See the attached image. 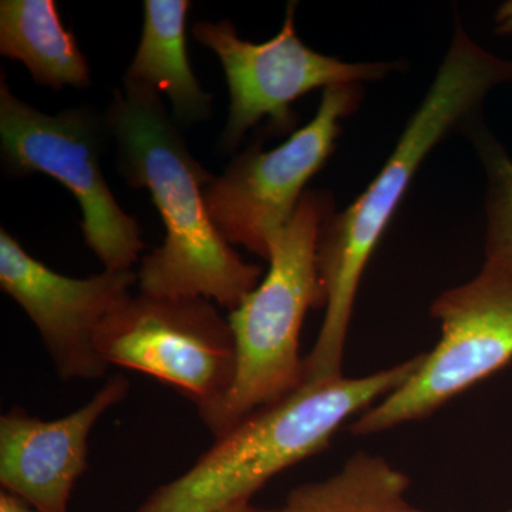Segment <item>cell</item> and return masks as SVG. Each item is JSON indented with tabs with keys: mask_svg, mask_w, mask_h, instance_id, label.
Masks as SVG:
<instances>
[{
	"mask_svg": "<svg viewBox=\"0 0 512 512\" xmlns=\"http://www.w3.org/2000/svg\"><path fill=\"white\" fill-rule=\"evenodd\" d=\"M218 512H281V511L265 510V508L255 507V505L251 504V501H241V503L231 505V507L224 508V510H221Z\"/></svg>",
	"mask_w": 512,
	"mask_h": 512,
	"instance_id": "cell-18",
	"label": "cell"
},
{
	"mask_svg": "<svg viewBox=\"0 0 512 512\" xmlns=\"http://www.w3.org/2000/svg\"><path fill=\"white\" fill-rule=\"evenodd\" d=\"M107 365L146 373L197 406L205 424L227 399L237 349L228 318L200 296L131 295L97 333Z\"/></svg>",
	"mask_w": 512,
	"mask_h": 512,
	"instance_id": "cell-6",
	"label": "cell"
},
{
	"mask_svg": "<svg viewBox=\"0 0 512 512\" xmlns=\"http://www.w3.org/2000/svg\"><path fill=\"white\" fill-rule=\"evenodd\" d=\"M423 355L360 377L303 383L217 437L183 476L163 485L137 512H218L252 495L299 461L328 448L333 434L399 389Z\"/></svg>",
	"mask_w": 512,
	"mask_h": 512,
	"instance_id": "cell-3",
	"label": "cell"
},
{
	"mask_svg": "<svg viewBox=\"0 0 512 512\" xmlns=\"http://www.w3.org/2000/svg\"><path fill=\"white\" fill-rule=\"evenodd\" d=\"M192 35L220 57L229 89V116L221 146L234 150L245 134L268 120L276 131L292 130L296 116L292 104L316 89L376 82L389 76L399 64L348 63L322 55L305 45L295 30V3L288 6L278 35L264 43L238 36L229 20L195 23Z\"/></svg>",
	"mask_w": 512,
	"mask_h": 512,
	"instance_id": "cell-9",
	"label": "cell"
},
{
	"mask_svg": "<svg viewBox=\"0 0 512 512\" xmlns=\"http://www.w3.org/2000/svg\"><path fill=\"white\" fill-rule=\"evenodd\" d=\"M106 119L86 109L49 116L23 103L0 82V146L3 165L18 177L40 173L62 183L83 212V237L104 268L124 271L136 264L144 242L133 217L117 204L101 170Z\"/></svg>",
	"mask_w": 512,
	"mask_h": 512,
	"instance_id": "cell-7",
	"label": "cell"
},
{
	"mask_svg": "<svg viewBox=\"0 0 512 512\" xmlns=\"http://www.w3.org/2000/svg\"><path fill=\"white\" fill-rule=\"evenodd\" d=\"M512 83V60L488 52L463 28L382 170L346 210L326 218L318 242L325 319L305 357V383L342 376L356 295L367 262L392 221L420 165L451 133L474 120L494 87Z\"/></svg>",
	"mask_w": 512,
	"mask_h": 512,
	"instance_id": "cell-1",
	"label": "cell"
},
{
	"mask_svg": "<svg viewBox=\"0 0 512 512\" xmlns=\"http://www.w3.org/2000/svg\"><path fill=\"white\" fill-rule=\"evenodd\" d=\"M477 143L487 174L485 262L512 275V158L485 134Z\"/></svg>",
	"mask_w": 512,
	"mask_h": 512,
	"instance_id": "cell-15",
	"label": "cell"
},
{
	"mask_svg": "<svg viewBox=\"0 0 512 512\" xmlns=\"http://www.w3.org/2000/svg\"><path fill=\"white\" fill-rule=\"evenodd\" d=\"M332 212L329 192H306L292 220L272 239L268 274L229 313L237 373L227 399L207 423L215 437L305 383L299 339L309 309L325 308L318 242Z\"/></svg>",
	"mask_w": 512,
	"mask_h": 512,
	"instance_id": "cell-4",
	"label": "cell"
},
{
	"mask_svg": "<svg viewBox=\"0 0 512 512\" xmlns=\"http://www.w3.org/2000/svg\"><path fill=\"white\" fill-rule=\"evenodd\" d=\"M409 477L359 451L338 473L293 488L281 512H423L407 500Z\"/></svg>",
	"mask_w": 512,
	"mask_h": 512,
	"instance_id": "cell-14",
	"label": "cell"
},
{
	"mask_svg": "<svg viewBox=\"0 0 512 512\" xmlns=\"http://www.w3.org/2000/svg\"><path fill=\"white\" fill-rule=\"evenodd\" d=\"M0 55L25 64L40 86L86 89L92 83L89 63L60 22L55 0H2Z\"/></svg>",
	"mask_w": 512,
	"mask_h": 512,
	"instance_id": "cell-13",
	"label": "cell"
},
{
	"mask_svg": "<svg viewBox=\"0 0 512 512\" xmlns=\"http://www.w3.org/2000/svg\"><path fill=\"white\" fill-rule=\"evenodd\" d=\"M191 2L146 0L143 32L124 83L148 92L164 93L178 123L195 124L212 113V96L201 89L192 72L185 45V25Z\"/></svg>",
	"mask_w": 512,
	"mask_h": 512,
	"instance_id": "cell-12",
	"label": "cell"
},
{
	"mask_svg": "<svg viewBox=\"0 0 512 512\" xmlns=\"http://www.w3.org/2000/svg\"><path fill=\"white\" fill-rule=\"evenodd\" d=\"M106 123L121 175L151 192L164 221L163 245L138 272L140 292L200 296L234 311L262 281L261 266L245 262L212 222L205 188L214 177L192 157L160 96L124 83Z\"/></svg>",
	"mask_w": 512,
	"mask_h": 512,
	"instance_id": "cell-2",
	"label": "cell"
},
{
	"mask_svg": "<svg viewBox=\"0 0 512 512\" xmlns=\"http://www.w3.org/2000/svg\"><path fill=\"white\" fill-rule=\"evenodd\" d=\"M495 20L500 32H512V2L505 3L503 8L498 10Z\"/></svg>",
	"mask_w": 512,
	"mask_h": 512,
	"instance_id": "cell-17",
	"label": "cell"
},
{
	"mask_svg": "<svg viewBox=\"0 0 512 512\" xmlns=\"http://www.w3.org/2000/svg\"><path fill=\"white\" fill-rule=\"evenodd\" d=\"M130 382L116 375L90 402L62 419L45 421L13 409L0 419V484L36 512H67L74 485L87 470L97 421L126 399Z\"/></svg>",
	"mask_w": 512,
	"mask_h": 512,
	"instance_id": "cell-11",
	"label": "cell"
},
{
	"mask_svg": "<svg viewBox=\"0 0 512 512\" xmlns=\"http://www.w3.org/2000/svg\"><path fill=\"white\" fill-rule=\"evenodd\" d=\"M441 335L399 389L357 416L356 436H372L424 419L512 360V275L484 262L466 284L431 305Z\"/></svg>",
	"mask_w": 512,
	"mask_h": 512,
	"instance_id": "cell-5",
	"label": "cell"
},
{
	"mask_svg": "<svg viewBox=\"0 0 512 512\" xmlns=\"http://www.w3.org/2000/svg\"><path fill=\"white\" fill-rule=\"evenodd\" d=\"M0 512H36L29 508V505L23 503L19 498L13 497L12 494L2 491L0 494Z\"/></svg>",
	"mask_w": 512,
	"mask_h": 512,
	"instance_id": "cell-16",
	"label": "cell"
},
{
	"mask_svg": "<svg viewBox=\"0 0 512 512\" xmlns=\"http://www.w3.org/2000/svg\"><path fill=\"white\" fill-rule=\"evenodd\" d=\"M131 269L76 279L57 274L0 229V286L35 323L63 380L97 379L107 365L96 348L104 320L130 298Z\"/></svg>",
	"mask_w": 512,
	"mask_h": 512,
	"instance_id": "cell-10",
	"label": "cell"
},
{
	"mask_svg": "<svg viewBox=\"0 0 512 512\" xmlns=\"http://www.w3.org/2000/svg\"><path fill=\"white\" fill-rule=\"evenodd\" d=\"M360 100L359 84L328 87L313 119L285 143L269 151L254 144L214 177L205 188V205L229 244L268 261L272 239L292 220L306 185L335 151L343 119Z\"/></svg>",
	"mask_w": 512,
	"mask_h": 512,
	"instance_id": "cell-8",
	"label": "cell"
}]
</instances>
